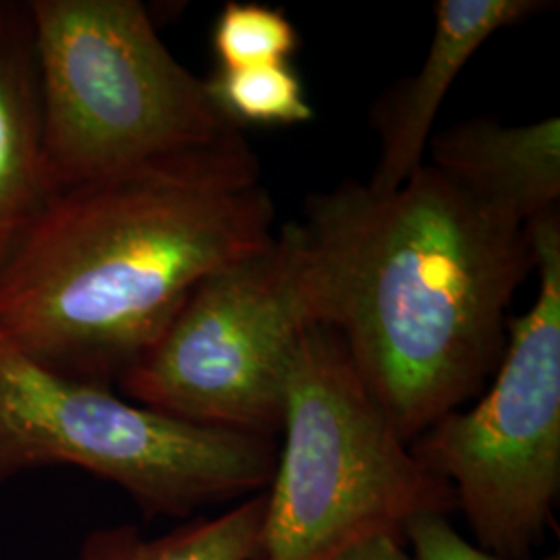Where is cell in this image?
<instances>
[{"mask_svg":"<svg viewBox=\"0 0 560 560\" xmlns=\"http://www.w3.org/2000/svg\"><path fill=\"white\" fill-rule=\"evenodd\" d=\"M314 322L411 444L499 370L506 307L536 268L529 224L430 164L393 191L345 180L293 222Z\"/></svg>","mask_w":560,"mask_h":560,"instance_id":"1","label":"cell"},{"mask_svg":"<svg viewBox=\"0 0 560 560\" xmlns=\"http://www.w3.org/2000/svg\"><path fill=\"white\" fill-rule=\"evenodd\" d=\"M252 148L55 191L0 275V337L115 388L201 279L275 237Z\"/></svg>","mask_w":560,"mask_h":560,"instance_id":"2","label":"cell"},{"mask_svg":"<svg viewBox=\"0 0 560 560\" xmlns=\"http://www.w3.org/2000/svg\"><path fill=\"white\" fill-rule=\"evenodd\" d=\"M52 191L247 150L140 0H27Z\"/></svg>","mask_w":560,"mask_h":560,"instance_id":"3","label":"cell"},{"mask_svg":"<svg viewBox=\"0 0 560 560\" xmlns=\"http://www.w3.org/2000/svg\"><path fill=\"white\" fill-rule=\"evenodd\" d=\"M258 560H337L374 536L407 541L421 517L457 513L360 381L339 335L305 328L295 347Z\"/></svg>","mask_w":560,"mask_h":560,"instance_id":"4","label":"cell"},{"mask_svg":"<svg viewBox=\"0 0 560 560\" xmlns=\"http://www.w3.org/2000/svg\"><path fill=\"white\" fill-rule=\"evenodd\" d=\"M277 457V439L173 420L57 374L0 337V488L69 465L119 486L148 520H187L264 492Z\"/></svg>","mask_w":560,"mask_h":560,"instance_id":"5","label":"cell"},{"mask_svg":"<svg viewBox=\"0 0 560 560\" xmlns=\"http://www.w3.org/2000/svg\"><path fill=\"white\" fill-rule=\"evenodd\" d=\"M538 298L506 324L497 374L471 409L409 444L448 481L474 544L499 560H532L557 523L560 497V219L529 224Z\"/></svg>","mask_w":560,"mask_h":560,"instance_id":"6","label":"cell"},{"mask_svg":"<svg viewBox=\"0 0 560 560\" xmlns=\"http://www.w3.org/2000/svg\"><path fill=\"white\" fill-rule=\"evenodd\" d=\"M314 324L289 222L260 249L201 279L117 386L173 420L277 439L291 360Z\"/></svg>","mask_w":560,"mask_h":560,"instance_id":"7","label":"cell"},{"mask_svg":"<svg viewBox=\"0 0 560 560\" xmlns=\"http://www.w3.org/2000/svg\"><path fill=\"white\" fill-rule=\"evenodd\" d=\"M550 7L548 0H439L420 69L390 88L374 108L381 154L365 185L374 191H393L409 179L423 164L442 102L463 67L497 32Z\"/></svg>","mask_w":560,"mask_h":560,"instance_id":"8","label":"cell"},{"mask_svg":"<svg viewBox=\"0 0 560 560\" xmlns=\"http://www.w3.org/2000/svg\"><path fill=\"white\" fill-rule=\"evenodd\" d=\"M430 166L471 198L502 214L532 224L559 212V117L502 125L465 120L434 133Z\"/></svg>","mask_w":560,"mask_h":560,"instance_id":"9","label":"cell"},{"mask_svg":"<svg viewBox=\"0 0 560 560\" xmlns=\"http://www.w3.org/2000/svg\"><path fill=\"white\" fill-rule=\"evenodd\" d=\"M52 194L30 4L0 0V275Z\"/></svg>","mask_w":560,"mask_h":560,"instance_id":"10","label":"cell"},{"mask_svg":"<svg viewBox=\"0 0 560 560\" xmlns=\"http://www.w3.org/2000/svg\"><path fill=\"white\" fill-rule=\"evenodd\" d=\"M264 517L266 490L159 538H145L131 523L98 527L81 544L80 560H258Z\"/></svg>","mask_w":560,"mask_h":560,"instance_id":"11","label":"cell"},{"mask_svg":"<svg viewBox=\"0 0 560 560\" xmlns=\"http://www.w3.org/2000/svg\"><path fill=\"white\" fill-rule=\"evenodd\" d=\"M210 98L235 127H293L312 122L316 113L300 75L289 62L247 69H214L206 78Z\"/></svg>","mask_w":560,"mask_h":560,"instance_id":"12","label":"cell"},{"mask_svg":"<svg viewBox=\"0 0 560 560\" xmlns=\"http://www.w3.org/2000/svg\"><path fill=\"white\" fill-rule=\"evenodd\" d=\"M219 69H247L289 62L300 48L291 20L260 2H226L212 30Z\"/></svg>","mask_w":560,"mask_h":560,"instance_id":"13","label":"cell"},{"mask_svg":"<svg viewBox=\"0 0 560 560\" xmlns=\"http://www.w3.org/2000/svg\"><path fill=\"white\" fill-rule=\"evenodd\" d=\"M416 560H499L463 538L448 517H421L407 527ZM548 560H559L557 557Z\"/></svg>","mask_w":560,"mask_h":560,"instance_id":"14","label":"cell"},{"mask_svg":"<svg viewBox=\"0 0 560 560\" xmlns=\"http://www.w3.org/2000/svg\"><path fill=\"white\" fill-rule=\"evenodd\" d=\"M407 541L395 536H374L345 550L337 560H416L407 552Z\"/></svg>","mask_w":560,"mask_h":560,"instance_id":"15","label":"cell"}]
</instances>
